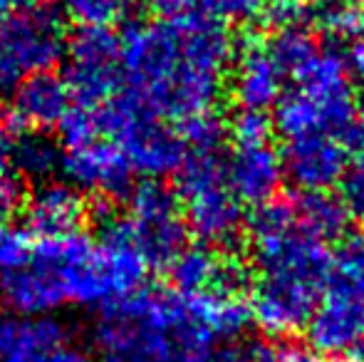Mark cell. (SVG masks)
<instances>
[{
  "mask_svg": "<svg viewBox=\"0 0 364 362\" xmlns=\"http://www.w3.org/2000/svg\"><path fill=\"white\" fill-rule=\"evenodd\" d=\"M225 25L191 13L171 23H136L122 35V82L136 105L159 119L213 110L233 60Z\"/></svg>",
  "mask_w": 364,
  "mask_h": 362,
  "instance_id": "6da1fadb",
  "label": "cell"
},
{
  "mask_svg": "<svg viewBox=\"0 0 364 362\" xmlns=\"http://www.w3.org/2000/svg\"><path fill=\"white\" fill-rule=\"evenodd\" d=\"M95 343L100 362H198L216 340L193 295L141 288L102 313Z\"/></svg>",
  "mask_w": 364,
  "mask_h": 362,
  "instance_id": "7a4b0ae2",
  "label": "cell"
},
{
  "mask_svg": "<svg viewBox=\"0 0 364 362\" xmlns=\"http://www.w3.org/2000/svg\"><path fill=\"white\" fill-rule=\"evenodd\" d=\"M250 248L260 268L250 298V318L275 338L307 328L332 275L327 243L295 226L278 236L250 241Z\"/></svg>",
  "mask_w": 364,
  "mask_h": 362,
  "instance_id": "3957f363",
  "label": "cell"
},
{
  "mask_svg": "<svg viewBox=\"0 0 364 362\" xmlns=\"http://www.w3.org/2000/svg\"><path fill=\"white\" fill-rule=\"evenodd\" d=\"M100 137L117 144L129 159L134 174L161 179L176 174L188 154L181 132L161 124L159 117L136 105L129 95H117L107 105L97 107Z\"/></svg>",
  "mask_w": 364,
  "mask_h": 362,
  "instance_id": "277c9868",
  "label": "cell"
},
{
  "mask_svg": "<svg viewBox=\"0 0 364 362\" xmlns=\"http://www.w3.org/2000/svg\"><path fill=\"white\" fill-rule=\"evenodd\" d=\"M68 25L55 5L15 10L0 25V95H13L25 78L53 73L68 53Z\"/></svg>",
  "mask_w": 364,
  "mask_h": 362,
  "instance_id": "5b68a950",
  "label": "cell"
},
{
  "mask_svg": "<svg viewBox=\"0 0 364 362\" xmlns=\"http://www.w3.org/2000/svg\"><path fill=\"white\" fill-rule=\"evenodd\" d=\"M124 221L149 268H168L186 248L188 226L181 198L164 181L146 179L132 188L129 216Z\"/></svg>",
  "mask_w": 364,
  "mask_h": 362,
  "instance_id": "8992f818",
  "label": "cell"
},
{
  "mask_svg": "<svg viewBox=\"0 0 364 362\" xmlns=\"http://www.w3.org/2000/svg\"><path fill=\"white\" fill-rule=\"evenodd\" d=\"M65 82L77 107L97 110L122 85V38L112 28H80L68 40Z\"/></svg>",
  "mask_w": 364,
  "mask_h": 362,
  "instance_id": "52a82bcc",
  "label": "cell"
},
{
  "mask_svg": "<svg viewBox=\"0 0 364 362\" xmlns=\"http://www.w3.org/2000/svg\"><path fill=\"white\" fill-rule=\"evenodd\" d=\"M305 330L312 353L350 358L364 343V275L332 268L325 293Z\"/></svg>",
  "mask_w": 364,
  "mask_h": 362,
  "instance_id": "ba28073f",
  "label": "cell"
},
{
  "mask_svg": "<svg viewBox=\"0 0 364 362\" xmlns=\"http://www.w3.org/2000/svg\"><path fill=\"white\" fill-rule=\"evenodd\" d=\"M0 303L23 318H53L55 310L68 305L58 271L38 241L23 266L0 273Z\"/></svg>",
  "mask_w": 364,
  "mask_h": 362,
  "instance_id": "9c48e42d",
  "label": "cell"
},
{
  "mask_svg": "<svg viewBox=\"0 0 364 362\" xmlns=\"http://www.w3.org/2000/svg\"><path fill=\"white\" fill-rule=\"evenodd\" d=\"M63 169L77 191L95 193L100 198H119L132 193L134 169L124 151L107 139L68 149L63 156Z\"/></svg>",
  "mask_w": 364,
  "mask_h": 362,
  "instance_id": "30bf717a",
  "label": "cell"
},
{
  "mask_svg": "<svg viewBox=\"0 0 364 362\" xmlns=\"http://www.w3.org/2000/svg\"><path fill=\"white\" fill-rule=\"evenodd\" d=\"M168 278L181 295H243L248 268L238 258L218 256L208 246H186L168 266Z\"/></svg>",
  "mask_w": 364,
  "mask_h": 362,
  "instance_id": "8fae6325",
  "label": "cell"
},
{
  "mask_svg": "<svg viewBox=\"0 0 364 362\" xmlns=\"http://www.w3.org/2000/svg\"><path fill=\"white\" fill-rule=\"evenodd\" d=\"M230 73V97L240 110L268 112L283 97V73L275 65L268 45L250 38L240 45Z\"/></svg>",
  "mask_w": 364,
  "mask_h": 362,
  "instance_id": "7c38bea8",
  "label": "cell"
},
{
  "mask_svg": "<svg viewBox=\"0 0 364 362\" xmlns=\"http://www.w3.org/2000/svg\"><path fill=\"white\" fill-rule=\"evenodd\" d=\"M285 176L302 191H327L345 176L347 151L337 137H302L290 139L280 151Z\"/></svg>",
  "mask_w": 364,
  "mask_h": 362,
  "instance_id": "4fadbf2b",
  "label": "cell"
},
{
  "mask_svg": "<svg viewBox=\"0 0 364 362\" xmlns=\"http://www.w3.org/2000/svg\"><path fill=\"white\" fill-rule=\"evenodd\" d=\"M183 201H186V211H183L186 226L201 241V246H233L240 238L245 226V211L228 183L203 188Z\"/></svg>",
  "mask_w": 364,
  "mask_h": 362,
  "instance_id": "5bb4252c",
  "label": "cell"
},
{
  "mask_svg": "<svg viewBox=\"0 0 364 362\" xmlns=\"http://www.w3.org/2000/svg\"><path fill=\"white\" fill-rule=\"evenodd\" d=\"M285 179L283 156L270 142L250 147H235L225 159V183L240 203H260L278 196Z\"/></svg>",
  "mask_w": 364,
  "mask_h": 362,
  "instance_id": "9a60e30c",
  "label": "cell"
},
{
  "mask_svg": "<svg viewBox=\"0 0 364 362\" xmlns=\"http://www.w3.org/2000/svg\"><path fill=\"white\" fill-rule=\"evenodd\" d=\"M10 97V119L20 132H48L60 127L75 102L65 78L55 73L25 78Z\"/></svg>",
  "mask_w": 364,
  "mask_h": 362,
  "instance_id": "2e32d148",
  "label": "cell"
},
{
  "mask_svg": "<svg viewBox=\"0 0 364 362\" xmlns=\"http://www.w3.org/2000/svg\"><path fill=\"white\" fill-rule=\"evenodd\" d=\"M87 218L82 191L65 181H43L25 201V221L38 238H58L77 233Z\"/></svg>",
  "mask_w": 364,
  "mask_h": 362,
  "instance_id": "e0dca14e",
  "label": "cell"
},
{
  "mask_svg": "<svg viewBox=\"0 0 364 362\" xmlns=\"http://www.w3.org/2000/svg\"><path fill=\"white\" fill-rule=\"evenodd\" d=\"M357 110L327 107L322 102L307 97L305 92H285L275 105L273 127L285 139H302V137H342L352 124Z\"/></svg>",
  "mask_w": 364,
  "mask_h": 362,
  "instance_id": "ac0fdd59",
  "label": "cell"
},
{
  "mask_svg": "<svg viewBox=\"0 0 364 362\" xmlns=\"http://www.w3.org/2000/svg\"><path fill=\"white\" fill-rule=\"evenodd\" d=\"M68 343V330L55 318L0 315V362H43Z\"/></svg>",
  "mask_w": 364,
  "mask_h": 362,
  "instance_id": "d6986e66",
  "label": "cell"
},
{
  "mask_svg": "<svg viewBox=\"0 0 364 362\" xmlns=\"http://www.w3.org/2000/svg\"><path fill=\"white\" fill-rule=\"evenodd\" d=\"M290 198L292 208H295L297 226L307 236L327 243L347 233L350 213L345 211L340 196H332L327 191H300Z\"/></svg>",
  "mask_w": 364,
  "mask_h": 362,
  "instance_id": "ffe728a7",
  "label": "cell"
},
{
  "mask_svg": "<svg viewBox=\"0 0 364 362\" xmlns=\"http://www.w3.org/2000/svg\"><path fill=\"white\" fill-rule=\"evenodd\" d=\"M65 151L55 139H50L45 132H20L10 142L8 159L10 166L20 176L30 181H50L58 169H63Z\"/></svg>",
  "mask_w": 364,
  "mask_h": 362,
  "instance_id": "44dd1931",
  "label": "cell"
},
{
  "mask_svg": "<svg viewBox=\"0 0 364 362\" xmlns=\"http://www.w3.org/2000/svg\"><path fill=\"white\" fill-rule=\"evenodd\" d=\"M268 50L278 70L283 73V78L295 80L312 63V58L320 53V45L315 43V35L310 33V28H290L275 33Z\"/></svg>",
  "mask_w": 364,
  "mask_h": 362,
  "instance_id": "7402d4cb",
  "label": "cell"
},
{
  "mask_svg": "<svg viewBox=\"0 0 364 362\" xmlns=\"http://www.w3.org/2000/svg\"><path fill=\"white\" fill-rule=\"evenodd\" d=\"M178 196H191L203 188L223 186L225 183V159L220 151H188L183 164L176 171Z\"/></svg>",
  "mask_w": 364,
  "mask_h": 362,
  "instance_id": "603a6c76",
  "label": "cell"
},
{
  "mask_svg": "<svg viewBox=\"0 0 364 362\" xmlns=\"http://www.w3.org/2000/svg\"><path fill=\"white\" fill-rule=\"evenodd\" d=\"M307 28L320 30L332 40H342L355 33L360 23H357V13L345 0H315L310 3V13H307Z\"/></svg>",
  "mask_w": 364,
  "mask_h": 362,
  "instance_id": "cb8c5ba5",
  "label": "cell"
},
{
  "mask_svg": "<svg viewBox=\"0 0 364 362\" xmlns=\"http://www.w3.org/2000/svg\"><path fill=\"white\" fill-rule=\"evenodd\" d=\"M136 0H65V13L80 28H112L119 23Z\"/></svg>",
  "mask_w": 364,
  "mask_h": 362,
  "instance_id": "d4e9b609",
  "label": "cell"
},
{
  "mask_svg": "<svg viewBox=\"0 0 364 362\" xmlns=\"http://www.w3.org/2000/svg\"><path fill=\"white\" fill-rule=\"evenodd\" d=\"M178 132H181L183 142H186V147L191 151H220L228 124L220 119L216 110H208L196 117L183 119Z\"/></svg>",
  "mask_w": 364,
  "mask_h": 362,
  "instance_id": "484cf974",
  "label": "cell"
},
{
  "mask_svg": "<svg viewBox=\"0 0 364 362\" xmlns=\"http://www.w3.org/2000/svg\"><path fill=\"white\" fill-rule=\"evenodd\" d=\"M203 15L220 25H245L263 18L265 0H198Z\"/></svg>",
  "mask_w": 364,
  "mask_h": 362,
  "instance_id": "4316f807",
  "label": "cell"
},
{
  "mask_svg": "<svg viewBox=\"0 0 364 362\" xmlns=\"http://www.w3.org/2000/svg\"><path fill=\"white\" fill-rule=\"evenodd\" d=\"M273 119L268 112H255V110H238V115L230 119L228 132L233 134L235 147H250V144H265L270 142V132H273Z\"/></svg>",
  "mask_w": 364,
  "mask_h": 362,
  "instance_id": "83f0119b",
  "label": "cell"
},
{
  "mask_svg": "<svg viewBox=\"0 0 364 362\" xmlns=\"http://www.w3.org/2000/svg\"><path fill=\"white\" fill-rule=\"evenodd\" d=\"M60 129H63L65 149H75V147H85L95 139H102L95 110H87V107H73Z\"/></svg>",
  "mask_w": 364,
  "mask_h": 362,
  "instance_id": "f1b7e54d",
  "label": "cell"
},
{
  "mask_svg": "<svg viewBox=\"0 0 364 362\" xmlns=\"http://www.w3.org/2000/svg\"><path fill=\"white\" fill-rule=\"evenodd\" d=\"M307 0H265L263 20L280 33L290 28H307Z\"/></svg>",
  "mask_w": 364,
  "mask_h": 362,
  "instance_id": "f546056e",
  "label": "cell"
},
{
  "mask_svg": "<svg viewBox=\"0 0 364 362\" xmlns=\"http://www.w3.org/2000/svg\"><path fill=\"white\" fill-rule=\"evenodd\" d=\"M30 248H33V241L28 238V233L18 231L0 218V273L23 266L30 256Z\"/></svg>",
  "mask_w": 364,
  "mask_h": 362,
  "instance_id": "4dcf8cb0",
  "label": "cell"
},
{
  "mask_svg": "<svg viewBox=\"0 0 364 362\" xmlns=\"http://www.w3.org/2000/svg\"><path fill=\"white\" fill-rule=\"evenodd\" d=\"M332 268L335 271L364 275V228L342 236L340 248L332 256Z\"/></svg>",
  "mask_w": 364,
  "mask_h": 362,
  "instance_id": "1f68e13d",
  "label": "cell"
},
{
  "mask_svg": "<svg viewBox=\"0 0 364 362\" xmlns=\"http://www.w3.org/2000/svg\"><path fill=\"white\" fill-rule=\"evenodd\" d=\"M340 201L352 218L364 221V171L352 166L340 179Z\"/></svg>",
  "mask_w": 364,
  "mask_h": 362,
  "instance_id": "d6a6232c",
  "label": "cell"
},
{
  "mask_svg": "<svg viewBox=\"0 0 364 362\" xmlns=\"http://www.w3.org/2000/svg\"><path fill=\"white\" fill-rule=\"evenodd\" d=\"M342 137H345V151L352 159V166L364 171V107L357 110L355 119Z\"/></svg>",
  "mask_w": 364,
  "mask_h": 362,
  "instance_id": "836d02e7",
  "label": "cell"
},
{
  "mask_svg": "<svg viewBox=\"0 0 364 362\" xmlns=\"http://www.w3.org/2000/svg\"><path fill=\"white\" fill-rule=\"evenodd\" d=\"M253 348H245L238 343H216L201 355L198 362H250Z\"/></svg>",
  "mask_w": 364,
  "mask_h": 362,
  "instance_id": "e575fe53",
  "label": "cell"
},
{
  "mask_svg": "<svg viewBox=\"0 0 364 362\" xmlns=\"http://www.w3.org/2000/svg\"><path fill=\"white\" fill-rule=\"evenodd\" d=\"M20 203H25V196H23V188H20L18 179H13L10 174H3L0 176V218L8 221V216Z\"/></svg>",
  "mask_w": 364,
  "mask_h": 362,
  "instance_id": "d590c367",
  "label": "cell"
},
{
  "mask_svg": "<svg viewBox=\"0 0 364 362\" xmlns=\"http://www.w3.org/2000/svg\"><path fill=\"white\" fill-rule=\"evenodd\" d=\"M149 8L164 20V23H171V20L186 18V15L193 13V5L198 0H146Z\"/></svg>",
  "mask_w": 364,
  "mask_h": 362,
  "instance_id": "8d00e7d4",
  "label": "cell"
},
{
  "mask_svg": "<svg viewBox=\"0 0 364 362\" xmlns=\"http://www.w3.org/2000/svg\"><path fill=\"white\" fill-rule=\"evenodd\" d=\"M250 362H297V350L283 345H255Z\"/></svg>",
  "mask_w": 364,
  "mask_h": 362,
  "instance_id": "74e56055",
  "label": "cell"
},
{
  "mask_svg": "<svg viewBox=\"0 0 364 362\" xmlns=\"http://www.w3.org/2000/svg\"><path fill=\"white\" fill-rule=\"evenodd\" d=\"M345 63H347V70H350L352 78L360 80L364 85V38H357L355 43L350 45Z\"/></svg>",
  "mask_w": 364,
  "mask_h": 362,
  "instance_id": "f35d334b",
  "label": "cell"
},
{
  "mask_svg": "<svg viewBox=\"0 0 364 362\" xmlns=\"http://www.w3.org/2000/svg\"><path fill=\"white\" fill-rule=\"evenodd\" d=\"M43 362H92V360H90V355L82 353L80 348H75V345L65 343L63 348L53 350V353H50Z\"/></svg>",
  "mask_w": 364,
  "mask_h": 362,
  "instance_id": "ab89813d",
  "label": "cell"
},
{
  "mask_svg": "<svg viewBox=\"0 0 364 362\" xmlns=\"http://www.w3.org/2000/svg\"><path fill=\"white\" fill-rule=\"evenodd\" d=\"M8 151H10V142L5 137H0V176L8 174V166H10Z\"/></svg>",
  "mask_w": 364,
  "mask_h": 362,
  "instance_id": "60d3db41",
  "label": "cell"
},
{
  "mask_svg": "<svg viewBox=\"0 0 364 362\" xmlns=\"http://www.w3.org/2000/svg\"><path fill=\"white\" fill-rule=\"evenodd\" d=\"M297 362H330L325 355H317V353H305V350H297Z\"/></svg>",
  "mask_w": 364,
  "mask_h": 362,
  "instance_id": "b9f144b4",
  "label": "cell"
},
{
  "mask_svg": "<svg viewBox=\"0 0 364 362\" xmlns=\"http://www.w3.org/2000/svg\"><path fill=\"white\" fill-rule=\"evenodd\" d=\"M13 13L15 10H13V5H10V0H0V25H3Z\"/></svg>",
  "mask_w": 364,
  "mask_h": 362,
  "instance_id": "7bdbcfd3",
  "label": "cell"
},
{
  "mask_svg": "<svg viewBox=\"0 0 364 362\" xmlns=\"http://www.w3.org/2000/svg\"><path fill=\"white\" fill-rule=\"evenodd\" d=\"M40 0H10L13 10H23V8H30V5H38Z\"/></svg>",
  "mask_w": 364,
  "mask_h": 362,
  "instance_id": "ee69618b",
  "label": "cell"
},
{
  "mask_svg": "<svg viewBox=\"0 0 364 362\" xmlns=\"http://www.w3.org/2000/svg\"><path fill=\"white\" fill-rule=\"evenodd\" d=\"M357 23H360V28L364 30V8H362V13L357 15Z\"/></svg>",
  "mask_w": 364,
  "mask_h": 362,
  "instance_id": "f6af8a7d",
  "label": "cell"
},
{
  "mask_svg": "<svg viewBox=\"0 0 364 362\" xmlns=\"http://www.w3.org/2000/svg\"><path fill=\"white\" fill-rule=\"evenodd\" d=\"M347 5H352V3H364V0H345Z\"/></svg>",
  "mask_w": 364,
  "mask_h": 362,
  "instance_id": "bcb514c9",
  "label": "cell"
}]
</instances>
